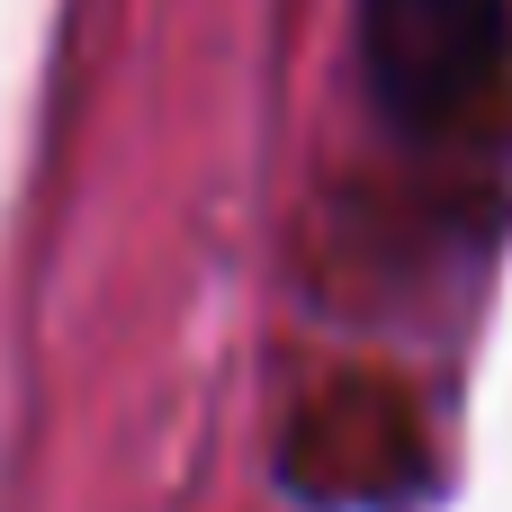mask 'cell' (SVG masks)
I'll return each instance as SVG.
<instances>
[{
  "mask_svg": "<svg viewBox=\"0 0 512 512\" xmlns=\"http://www.w3.org/2000/svg\"><path fill=\"white\" fill-rule=\"evenodd\" d=\"M360 63L423 153L512 135V0H360Z\"/></svg>",
  "mask_w": 512,
  "mask_h": 512,
  "instance_id": "cell-1",
  "label": "cell"
},
{
  "mask_svg": "<svg viewBox=\"0 0 512 512\" xmlns=\"http://www.w3.org/2000/svg\"><path fill=\"white\" fill-rule=\"evenodd\" d=\"M288 468H297L315 495H333V504H369V495L414 486L423 459H414V423H405L396 396H378V387H342V396H324V405L297 423Z\"/></svg>",
  "mask_w": 512,
  "mask_h": 512,
  "instance_id": "cell-2",
  "label": "cell"
}]
</instances>
